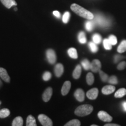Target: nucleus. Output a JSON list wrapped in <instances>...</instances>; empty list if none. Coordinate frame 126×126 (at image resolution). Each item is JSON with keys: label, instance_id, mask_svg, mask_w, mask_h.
I'll list each match as a JSON object with an SVG mask.
<instances>
[{"label": "nucleus", "instance_id": "423d86ee", "mask_svg": "<svg viewBox=\"0 0 126 126\" xmlns=\"http://www.w3.org/2000/svg\"><path fill=\"white\" fill-rule=\"evenodd\" d=\"M97 116L100 120L105 122H110L113 120L112 117L105 111H99L97 114Z\"/></svg>", "mask_w": 126, "mask_h": 126}, {"label": "nucleus", "instance_id": "c03bdc74", "mask_svg": "<svg viewBox=\"0 0 126 126\" xmlns=\"http://www.w3.org/2000/svg\"><path fill=\"white\" fill-rule=\"evenodd\" d=\"M1 102L0 101V105H1Z\"/></svg>", "mask_w": 126, "mask_h": 126}, {"label": "nucleus", "instance_id": "58836bf2", "mask_svg": "<svg viewBox=\"0 0 126 126\" xmlns=\"http://www.w3.org/2000/svg\"><path fill=\"white\" fill-rule=\"evenodd\" d=\"M120 125L117 124H114V123H109V124H105V126H119Z\"/></svg>", "mask_w": 126, "mask_h": 126}, {"label": "nucleus", "instance_id": "cd10ccee", "mask_svg": "<svg viewBox=\"0 0 126 126\" xmlns=\"http://www.w3.org/2000/svg\"><path fill=\"white\" fill-rule=\"evenodd\" d=\"M99 75H100V79H101V80L104 82H106L108 81V79H109V77L108 75L106 74V73H105L103 71H102L100 70L99 71Z\"/></svg>", "mask_w": 126, "mask_h": 126}, {"label": "nucleus", "instance_id": "dca6fc26", "mask_svg": "<svg viewBox=\"0 0 126 126\" xmlns=\"http://www.w3.org/2000/svg\"><path fill=\"white\" fill-rule=\"evenodd\" d=\"M82 71V68L80 65H77L75 67V70H74L73 73H72V76H73L74 78L75 79H78L81 76Z\"/></svg>", "mask_w": 126, "mask_h": 126}, {"label": "nucleus", "instance_id": "a878e982", "mask_svg": "<svg viewBox=\"0 0 126 126\" xmlns=\"http://www.w3.org/2000/svg\"><path fill=\"white\" fill-rule=\"evenodd\" d=\"M81 64L82 65L83 68L85 70H89L91 69V63L89 62V60L87 59H84L81 62Z\"/></svg>", "mask_w": 126, "mask_h": 126}, {"label": "nucleus", "instance_id": "2f4dec72", "mask_svg": "<svg viewBox=\"0 0 126 126\" xmlns=\"http://www.w3.org/2000/svg\"><path fill=\"white\" fill-rule=\"evenodd\" d=\"M70 18V13L69 12H65L63 16V22L64 23H67L68 22Z\"/></svg>", "mask_w": 126, "mask_h": 126}, {"label": "nucleus", "instance_id": "39448f33", "mask_svg": "<svg viewBox=\"0 0 126 126\" xmlns=\"http://www.w3.org/2000/svg\"><path fill=\"white\" fill-rule=\"evenodd\" d=\"M46 57L48 63L53 64L56 63L57 57L55 51L52 49H48L46 51Z\"/></svg>", "mask_w": 126, "mask_h": 126}, {"label": "nucleus", "instance_id": "e433bc0d", "mask_svg": "<svg viewBox=\"0 0 126 126\" xmlns=\"http://www.w3.org/2000/svg\"><path fill=\"white\" fill-rule=\"evenodd\" d=\"M123 57L122 56H120V55H116L114 57V62L117 63L118 61H119L121 59H123Z\"/></svg>", "mask_w": 126, "mask_h": 126}, {"label": "nucleus", "instance_id": "79ce46f5", "mask_svg": "<svg viewBox=\"0 0 126 126\" xmlns=\"http://www.w3.org/2000/svg\"><path fill=\"white\" fill-rule=\"evenodd\" d=\"M15 9V11H16L17 9H17V8H15V9Z\"/></svg>", "mask_w": 126, "mask_h": 126}, {"label": "nucleus", "instance_id": "9d476101", "mask_svg": "<svg viewBox=\"0 0 126 126\" xmlns=\"http://www.w3.org/2000/svg\"><path fill=\"white\" fill-rule=\"evenodd\" d=\"M53 94V89L51 88H48L46 89L43 94V100L44 102H48L51 99V97Z\"/></svg>", "mask_w": 126, "mask_h": 126}, {"label": "nucleus", "instance_id": "4be33fe9", "mask_svg": "<svg viewBox=\"0 0 126 126\" xmlns=\"http://www.w3.org/2000/svg\"><path fill=\"white\" fill-rule=\"evenodd\" d=\"M10 114V111L8 109H2L0 110V118L1 119H4L7 117Z\"/></svg>", "mask_w": 126, "mask_h": 126}, {"label": "nucleus", "instance_id": "6e6552de", "mask_svg": "<svg viewBox=\"0 0 126 126\" xmlns=\"http://www.w3.org/2000/svg\"><path fill=\"white\" fill-rule=\"evenodd\" d=\"M98 94L99 91L97 88H92L88 91L86 93V96L88 99H91V100H94L97 98Z\"/></svg>", "mask_w": 126, "mask_h": 126}, {"label": "nucleus", "instance_id": "37998d69", "mask_svg": "<svg viewBox=\"0 0 126 126\" xmlns=\"http://www.w3.org/2000/svg\"><path fill=\"white\" fill-rule=\"evenodd\" d=\"M92 126H97V125H94H94H92Z\"/></svg>", "mask_w": 126, "mask_h": 126}, {"label": "nucleus", "instance_id": "5701e85b", "mask_svg": "<svg viewBox=\"0 0 126 126\" xmlns=\"http://www.w3.org/2000/svg\"><path fill=\"white\" fill-rule=\"evenodd\" d=\"M78 40L80 43L85 44L86 42L85 33L83 32H80L78 34Z\"/></svg>", "mask_w": 126, "mask_h": 126}, {"label": "nucleus", "instance_id": "4468645a", "mask_svg": "<svg viewBox=\"0 0 126 126\" xmlns=\"http://www.w3.org/2000/svg\"><path fill=\"white\" fill-rule=\"evenodd\" d=\"M115 91V87L113 85H106L102 89V92L104 94H110Z\"/></svg>", "mask_w": 126, "mask_h": 126}, {"label": "nucleus", "instance_id": "473e14b6", "mask_svg": "<svg viewBox=\"0 0 126 126\" xmlns=\"http://www.w3.org/2000/svg\"><path fill=\"white\" fill-rule=\"evenodd\" d=\"M108 39H109V40L110 41V43L111 44V45H116L117 43V37H116L114 35H113V34L110 35Z\"/></svg>", "mask_w": 126, "mask_h": 126}, {"label": "nucleus", "instance_id": "f257e3e1", "mask_svg": "<svg viewBox=\"0 0 126 126\" xmlns=\"http://www.w3.org/2000/svg\"><path fill=\"white\" fill-rule=\"evenodd\" d=\"M71 9L77 15L83 18L87 19L88 20H92L94 18V15H93L92 12L86 10L78 4H72L71 5Z\"/></svg>", "mask_w": 126, "mask_h": 126}, {"label": "nucleus", "instance_id": "c9c22d12", "mask_svg": "<svg viewBox=\"0 0 126 126\" xmlns=\"http://www.w3.org/2000/svg\"><path fill=\"white\" fill-rule=\"evenodd\" d=\"M126 67V61H122L120 63L119 65H117V69L119 70H123Z\"/></svg>", "mask_w": 126, "mask_h": 126}, {"label": "nucleus", "instance_id": "20e7f679", "mask_svg": "<svg viewBox=\"0 0 126 126\" xmlns=\"http://www.w3.org/2000/svg\"><path fill=\"white\" fill-rule=\"evenodd\" d=\"M38 119L40 123L43 126H52L53 122L49 117H47L45 114H41L38 116Z\"/></svg>", "mask_w": 126, "mask_h": 126}, {"label": "nucleus", "instance_id": "a211bd4d", "mask_svg": "<svg viewBox=\"0 0 126 126\" xmlns=\"http://www.w3.org/2000/svg\"><path fill=\"white\" fill-rule=\"evenodd\" d=\"M126 94V89L125 88H120L115 92L114 97H117V98H120V97H123Z\"/></svg>", "mask_w": 126, "mask_h": 126}, {"label": "nucleus", "instance_id": "393cba45", "mask_svg": "<svg viewBox=\"0 0 126 126\" xmlns=\"http://www.w3.org/2000/svg\"><path fill=\"white\" fill-rule=\"evenodd\" d=\"M81 126V122L78 119H73L65 124V126Z\"/></svg>", "mask_w": 126, "mask_h": 126}, {"label": "nucleus", "instance_id": "1a4fd4ad", "mask_svg": "<svg viewBox=\"0 0 126 126\" xmlns=\"http://www.w3.org/2000/svg\"><path fill=\"white\" fill-rule=\"evenodd\" d=\"M75 99L79 102H83L85 99V93L82 89H78L74 93Z\"/></svg>", "mask_w": 126, "mask_h": 126}, {"label": "nucleus", "instance_id": "f8f14e48", "mask_svg": "<svg viewBox=\"0 0 126 126\" xmlns=\"http://www.w3.org/2000/svg\"><path fill=\"white\" fill-rule=\"evenodd\" d=\"M71 83L70 81H67L64 83L62 89H61V94L63 96H65L68 94L71 89Z\"/></svg>", "mask_w": 126, "mask_h": 126}, {"label": "nucleus", "instance_id": "f704fd0d", "mask_svg": "<svg viewBox=\"0 0 126 126\" xmlns=\"http://www.w3.org/2000/svg\"><path fill=\"white\" fill-rule=\"evenodd\" d=\"M51 74L50 72L46 71L43 74V79L45 81H48L51 79Z\"/></svg>", "mask_w": 126, "mask_h": 126}, {"label": "nucleus", "instance_id": "2eb2a0df", "mask_svg": "<svg viewBox=\"0 0 126 126\" xmlns=\"http://www.w3.org/2000/svg\"><path fill=\"white\" fill-rule=\"evenodd\" d=\"M2 4L7 8H11L12 6L17 5V3L16 2L15 0H0Z\"/></svg>", "mask_w": 126, "mask_h": 126}, {"label": "nucleus", "instance_id": "4c0bfd02", "mask_svg": "<svg viewBox=\"0 0 126 126\" xmlns=\"http://www.w3.org/2000/svg\"><path fill=\"white\" fill-rule=\"evenodd\" d=\"M53 15L57 18H60V13L59 11H53Z\"/></svg>", "mask_w": 126, "mask_h": 126}, {"label": "nucleus", "instance_id": "ea45409f", "mask_svg": "<svg viewBox=\"0 0 126 126\" xmlns=\"http://www.w3.org/2000/svg\"><path fill=\"white\" fill-rule=\"evenodd\" d=\"M122 106H123V108L124 111H126V101L123 102Z\"/></svg>", "mask_w": 126, "mask_h": 126}, {"label": "nucleus", "instance_id": "aec40b11", "mask_svg": "<svg viewBox=\"0 0 126 126\" xmlns=\"http://www.w3.org/2000/svg\"><path fill=\"white\" fill-rule=\"evenodd\" d=\"M68 54L72 59H77L78 58V54H77V50L75 48H73V47L69 48L68 50Z\"/></svg>", "mask_w": 126, "mask_h": 126}, {"label": "nucleus", "instance_id": "0eeeda50", "mask_svg": "<svg viewBox=\"0 0 126 126\" xmlns=\"http://www.w3.org/2000/svg\"><path fill=\"white\" fill-rule=\"evenodd\" d=\"M102 65L100 61L98 60H94L91 64V70L93 72H97L100 70Z\"/></svg>", "mask_w": 126, "mask_h": 126}, {"label": "nucleus", "instance_id": "bb28decb", "mask_svg": "<svg viewBox=\"0 0 126 126\" xmlns=\"http://www.w3.org/2000/svg\"><path fill=\"white\" fill-rule=\"evenodd\" d=\"M93 42L96 44H99L102 42V37L99 34H94L92 36Z\"/></svg>", "mask_w": 126, "mask_h": 126}, {"label": "nucleus", "instance_id": "72a5a7b5", "mask_svg": "<svg viewBox=\"0 0 126 126\" xmlns=\"http://www.w3.org/2000/svg\"><path fill=\"white\" fill-rule=\"evenodd\" d=\"M108 82L113 85L117 84V83H118V80L117 77L114 76V75H113V76L109 77L108 79Z\"/></svg>", "mask_w": 126, "mask_h": 126}, {"label": "nucleus", "instance_id": "c756f323", "mask_svg": "<svg viewBox=\"0 0 126 126\" xmlns=\"http://www.w3.org/2000/svg\"><path fill=\"white\" fill-rule=\"evenodd\" d=\"M111 44L110 43V41L108 39H105L103 40V46L106 50H111L112 48Z\"/></svg>", "mask_w": 126, "mask_h": 126}, {"label": "nucleus", "instance_id": "ddd939ff", "mask_svg": "<svg viewBox=\"0 0 126 126\" xmlns=\"http://www.w3.org/2000/svg\"><path fill=\"white\" fill-rule=\"evenodd\" d=\"M54 72L57 77H60L63 75V72H64V67L62 64L59 63V64H56L55 66Z\"/></svg>", "mask_w": 126, "mask_h": 126}, {"label": "nucleus", "instance_id": "7ed1b4c3", "mask_svg": "<svg viewBox=\"0 0 126 126\" xmlns=\"http://www.w3.org/2000/svg\"><path fill=\"white\" fill-rule=\"evenodd\" d=\"M94 21L99 26L103 28H107L110 25V22L109 20L100 15H96V16L95 17Z\"/></svg>", "mask_w": 126, "mask_h": 126}, {"label": "nucleus", "instance_id": "9b49d317", "mask_svg": "<svg viewBox=\"0 0 126 126\" xmlns=\"http://www.w3.org/2000/svg\"><path fill=\"white\" fill-rule=\"evenodd\" d=\"M0 77L3 81L6 82H10V77H9L7 70L4 69V68L0 67Z\"/></svg>", "mask_w": 126, "mask_h": 126}, {"label": "nucleus", "instance_id": "6ab92c4d", "mask_svg": "<svg viewBox=\"0 0 126 126\" xmlns=\"http://www.w3.org/2000/svg\"><path fill=\"white\" fill-rule=\"evenodd\" d=\"M23 123V119L20 116L15 117L12 122V126H22Z\"/></svg>", "mask_w": 126, "mask_h": 126}, {"label": "nucleus", "instance_id": "412c9836", "mask_svg": "<svg viewBox=\"0 0 126 126\" xmlns=\"http://www.w3.org/2000/svg\"><path fill=\"white\" fill-rule=\"evenodd\" d=\"M126 51V40H123L117 47V52L123 53Z\"/></svg>", "mask_w": 126, "mask_h": 126}, {"label": "nucleus", "instance_id": "f3484780", "mask_svg": "<svg viewBox=\"0 0 126 126\" xmlns=\"http://www.w3.org/2000/svg\"><path fill=\"white\" fill-rule=\"evenodd\" d=\"M26 126H36V119L32 115H29L26 120Z\"/></svg>", "mask_w": 126, "mask_h": 126}, {"label": "nucleus", "instance_id": "c85d7f7f", "mask_svg": "<svg viewBox=\"0 0 126 126\" xmlns=\"http://www.w3.org/2000/svg\"><path fill=\"white\" fill-rule=\"evenodd\" d=\"M88 45H89V48H90L91 51L92 53H95L98 51V47H97L96 44L94 43V42H89Z\"/></svg>", "mask_w": 126, "mask_h": 126}, {"label": "nucleus", "instance_id": "f03ea898", "mask_svg": "<svg viewBox=\"0 0 126 126\" xmlns=\"http://www.w3.org/2000/svg\"><path fill=\"white\" fill-rule=\"evenodd\" d=\"M94 108L90 105H83L78 106L75 110V114L80 117L88 116L92 112Z\"/></svg>", "mask_w": 126, "mask_h": 126}, {"label": "nucleus", "instance_id": "b1692460", "mask_svg": "<svg viewBox=\"0 0 126 126\" xmlns=\"http://www.w3.org/2000/svg\"><path fill=\"white\" fill-rule=\"evenodd\" d=\"M86 82L89 85H92L94 82V76L91 72H89L86 77Z\"/></svg>", "mask_w": 126, "mask_h": 126}, {"label": "nucleus", "instance_id": "a19ab883", "mask_svg": "<svg viewBox=\"0 0 126 126\" xmlns=\"http://www.w3.org/2000/svg\"><path fill=\"white\" fill-rule=\"evenodd\" d=\"M2 82H1V79H0V87H1V86H2Z\"/></svg>", "mask_w": 126, "mask_h": 126}, {"label": "nucleus", "instance_id": "7c9ffc66", "mask_svg": "<svg viewBox=\"0 0 126 126\" xmlns=\"http://www.w3.org/2000/svg\"><path fill=\"white\" fill-rule=\"evenodd\" d=\"M94 28V22L92 21H87L85 23V28L88 31L91 32Z\"/></svg>", "mask_w": 126, "mask_h": 126}]
</instances>
